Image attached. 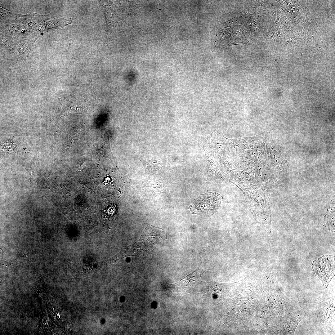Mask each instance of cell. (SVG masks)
Segmentation results:
<instances>
[{"instance_id":"cell-1","label":"cell","mask_w":335,"mask_h":335,"mask_svg":"<svg viewBox=\"0 0 335 335\" xmlns=\"http://www.w3.org/2000/svg\"><path fill=\"white\" fill-rule=\"evenodd\" d=\"M222 199L219 193L207 191L196 199L189 206V209L192 214L209 217L218 210Z\"/></svg>"},{"instance_id":"cell-2","label":"cell","mask_w":335,"mask_h":335,"mask_svg":"<svg viewBox=\"0 0 335 335\" xmlns=\"http://www.w3.org/2000/svg\"><path fill=\"white\" fill-rule=\"evenodd\" d=\"M335 258L333 255H323L315 260L312 265L315 275L326 288L335 275Z\"/></svg>"},{"instance_id":"cell-3","label":"cell","mask_w":335,"mask_h":335,"mask_svg":"<svg viewBox=\"0 0 335 335\" xmlns=\"http://www.w3.org/2000/svg\"><path fill=\"white\" fill-rule=\"evenodd\" d=\"M316 311L320 326L325 330L334 329L335 297L317 304Z\"/></svg>"},{"instance_id":"cell-4","label":"cell","mask_w":335,"mask_h":335,"mask_svg":"<svg viewBox=\"0 0 335 335\" xmlns=\"http://www.w3.org/2000/svg\"><path fill=\"white\" fill-rule=\"evenodd\" d=\"M203 273V271L197 269L177 283L186 285L193 284L200 279Z\"/></svg>"}]
</instances>
